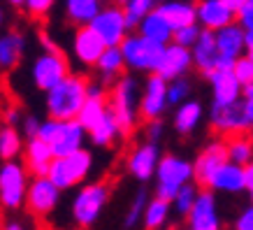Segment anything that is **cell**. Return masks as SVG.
<instances>
[{"instance_id":"22","label":"cell","mask_w":253,"mask_h":230,"mask_svg":"<svg viewBox=\"0 0 253 230\" xmlns=\"http://www.w3.org/2000/svg\"><path fill=\"white\" fill-rule=\"evenodd\" d=\"M191 49H193V65H195L205 77H207L211 70L218 68L221 51H218V45H216V31L202 28L198 42H195Z\"/></svg>"},{"instance_id":"25","label":"cell","mask_w":253,"mask_h":230,"mask_svg":"<svg viewBox=\"0 0 253 230\" xmlns=\"http://www.w3.org/2000/svg\"><path fill=\"white\" fill-rule=\"evenodd\" d=\"M156 9L168 19V23L174 31L181 28V26L198 23V5H193L188 0H163Z\"/></svg>"},{"instance_id":"3","label":"cell","mask_w":253,"mask_h":230,"mask_svg":"<svg viewBox=\"0 0 253 230\" xmlns=\"http://www.w3.org/2000/svg\"><path fill=\"white\" fill-rule=\"evenodd\" d=\"M42 46L44 49L35 56V61L31 65V79L38 91L46 93L70 75V63L68 56L63 54L54 42H49L44 35H42Z\"/></svg>"},{"instance_id":"32","label":"cell","mask_w":253,"mask_h":230,"mask_svg":"<svg viewBox=\"0 0 253 230\" xmlns=\"http://www.w3.org/2000/svg\"><path fill=\"white\" fill-rule=\"evenodd\" d=\"M109 109V102H107V95H88L84 102V107H82V112H79L77 121L82 123L86 128V133L91 131V128H95L100 121H102V116L107 114Z\"/></svg>"},{"instance_id":"28","label":"cell","mask_w":253,"mask_h":230,"mask_svg":"<svg viewBox=\"0 0 253 230\" xmlns=\"http://www.w3.org/2000/svg\"><path fill=\"white\" fill-rule=\"evenodd\" d=\"M202 121V105L198 100H184L181 105H176L174 112V131L179 135H191L198 123Z\"/></svg>"},{"instance_id":"26","label":"cell","mask_w":253,"mask_h":230,"mask_svg":"<svg viewBox=\"0 0 253 230\" xmlns=\"http://www.w3.org/2000/svg\"><path fill=\"white\" fill-rule=\"evenodd\" d=\"M137 31L142 38L151 40V42H158V45H169L172 42V38H174V28L168 23V19L158 12V9H154V12H149V14L139 21Z\"/></svg>"},{"instance_id":"14","label":"cell","mask_w":253,"mask_h":230,"mask_svg":"<svg viewBox=\"0 0 253 230\" xmlns=\"http://www.w3.org/2000/svg\"><path fill=\"white\" fill-rule=\"evenodd\" d=\"M58 198H61V188H58L49 177H35L31 184H28L26 207L35 216H46L56 209Z\"/></svg>"},{"instance_id":"44","label":"cell","mask_w":253,"mask_h":230,"mask_svg":"<svg viewBox=\"0 0 253 230\" xmlns=\"http://www.w3.org/2000/svg\"><path fill=\"white\" fill-rule=\"evenodd\" d=\"M40 126H42V121H40L38 116H23V121H21V133L26 135V138L31 139V138H38V133H40Z\"/></svg>"},{"instance_id":"50","label":"cell","mask_w":253,"mask_h":230,"mask_svg":"<svg viewBox=\"0 0 253 230\" xmlns=\"http://www.w3.org/2000/svg\"><path fill=\"white\" fill-rule=\"evenodd\" d=\"M246 56L253 61V31L246 33Z\"/></svg>"},{"instance_id":"46","label":"cell","mask_w":253,"mask_h":230,"mask_svg":"<svg viewBox=\"0 0 253 230\" xmlns=\"http://www.w3.org/2000/svg\"><path fill=\"white\" fill-rule=\"evenodd\" d=\"M161 133H163V123H161V119H156V121H146V131H144V135H146V139H149V142H158Z\"/></svg>"},{"instance_id":"43","label":"cell","mask_w":253,"mask_h":230,"mask_svg":"<svg viewBox=\"0 0 253 230\" xmlns=\"http://www.w3.org/2000/svg\"><path fill=\"white\" fill-rule=\"evenodd\" d=\"M237 23L246 33L253 31V0H246L244 5L237 9Z\"/></svg>"},{"instance_id":"51","label":"cell","mask_w":253,"mask_h":230,"mask_svg":"<svg viewBox=\"0 0 253 230\" xmlns=\"http://www.w3.org/2000/svg\"><path fill=\"white\" fill-rule=\"evenodd\" d=\"M2 230H26V226H23V223H19V221H9Z\"/></svg>"},{"instance_id":"13","label":"cell","mask_w":253,"mask_h":230,"mask_svg":"<svg viewBox=\"0 0 253 230\" xmlns=\"http://www.w3.org/2000/svg\"><path fill=\"white\" fill-rule=\"evenodd\" d=\"M105 49H107L105 40L93 31L91 23L77 26L75 38H72V54H75V61H77L79 65H84V68H95L100 61V56L105 54Z\"/></svg>"},{"instance_id":"54","label":"cell","mask_w":253,"mask_h":230,"mask_svg":"<svg viewBox=\"0 0 253 230\" xmlns=\"http://www.w3.org/2000/svg\"><path fill=\"white\" fill-rule=\"evenodd\" d=\"M0 26H2V9H0Z\"/></svg>"},{"instance_id":"27","label":"cell","mask_w":253,"mask_h":230,"mask_svg":"<svg viewBox=\"0 0 253 230\" xmlns=\"http://www.w3.org/2000/svg\"><path fill=\"white\" fill-rule=\"evenodd\" d=\"M26 40L19 31H7L0 35V70H14L23 58Z\"/></svg>"},{"instance_id":"40","label":"cell","mask_w":253,"mask_h":230,"mask_svg":"<svg viewBox=\"0 0 253 230\" xmlns=\"http://www.w3.org/2000/svg\"><path fill=\"white\" fill-rule=\"evenodd\" d=\"M200 33H202V28H200L198 23L181 26V28H176V31H174V38H172V42H176V45H184V46H193L195 42H198Z\"/></svg>"},{"instance_id":"55","label":"cell","mask_w":253,"mask_h":230,"mask_svg":"<svg viewBox=\"0 0 253 230\" xmlns=\"http://www.w3.org/2000/svg\"><path fill=\"white\" fill-rule=\"evenodd\" d=\"M168 230H176V228H168Z\"/></svg>"},{"instance_id":"33","label":"cell","mask_w":253,"mask_h":230,"mask_svg":"<svg viewBox=\"0 0 253 230\" xmlns=\"http://www.w3.org/2000/svg\"><path fill=\"white\" fill-rule=\"evenodd\" d=\"M23 135L21 131L12 126V123H5L0 126V158L2 161H16V156L23 153Z\"/></svg>"},{"instance_id":"10","label":"cell","mask_w":253,"mask_h":230,"mask_svg":"<svg viewBox=\"0 0 253 230\" xmlns=\"http://www.w3.org/2000/svg\"><path fill=\"white\" fill-rule=\"evenodd\" d=\"M93 31L98 33L100 38L105 40L107 46H119L126 40L130 26H128V19H126V9L121 5H107L98 12V16L91 21Z\"/></svg>"},{"instance_id":"20","label":"cell","mask_w":253,"mask_h":230,"mask_svg":"<svg viewBox=\"0 0 253 230\" xmlns=\"http://www.w3.org/2000/svg\"><path fill=\"white\" fill-rule=\"evenodd\" d=\"M193 65V49L184 45H176V42H169L165 46V54H163V61L158 65V75L165 77L168 82L176 79V77H184Z\"/></svg>"},{"instance_id":"19","label":"cell","mask_w":253,"mask_h":230,"mask_svg":"<svg viewBox=\"0 0 253 230\" xmlns=\"http://www.w3.org/2000/svg\"><path fill=\"white\" fill-rule=\"evenodd\" d=\"M158 163H161L158 144H156V142H144V144H139L132 149L126 165H128V172H130L137 182H149V179L156 175Z\"/></svg>"},{"instance_id":"31","label":"cell","mask_w":253,"mask_h":230,"mask_svg":"<svg viewBox=\"0 0 253 230\" xmlns=\"http://www.w3.org/2000/svg\"><path fill=\"white\" fill-rule=\"evenodd\" d=\"M225 139V146H228V158L237 165H246V163L253 161V138L246 133H235V135H228Z\"/></svg>"},{"instance_id":"45","label":"cell","mask_w":253,"mask_h":230,"mask_svg":"<svg viewBox=\"0 0 253 230\" xmlns=\"http://www.w3.org/2000/svg\"><path fill=\"white\" fill-rule=\"evenodd\" d=\"M235 230H253V202L246 209H242V214L235 221Z\"/></svg>"},{"instance_id":"6","label":"cell","mask_w":253,"mask_h":230,"mask_svg":"<svg viewBox=\"0 0 253 230\" xmlns=\"http://www.w3.org/2000/svg\"><path fill=\"white\" fill-rule=\"evenodd\" d=\"M91 168H93V153L86 151V149H77V151L68 153V156H56L46 177L61 191H65V188H72V186L82 184L86 177H88Z\"/></svg>"},{"instance_id":"8","label":"cell","mask_w":253,"mask_h":230,"mask_svg":"<svg viewBox=\"0 0 253 230\" xmlns=\"http://www.w3.org/2000/svg\"><path fill=\"white\" fill-rule=\"evenodd\" d=\"M109 193H112V186L107 182H93V184H86L79 188V193L75 195V202H72V216H75L79 228H88L98 221L102 207L107 205Z\"/></svg>"},{"instance_id":"9","label":"cell","mask_w":253,"mask_h":230,"mask_svg":"<svg viewBox=\"0 0 253 230\" xmlns=\"http://www.w3.org/2000/svg\"><path fill=\"white\" fill-rule=\"evenodd\" d=\"M26 193H28V168L23 163L5 161L0 165V205L5 209L23 207Z\"/></svg>"},{"instance_id":"38","label":"cell","mask_w":253,"mask_h":230,"mask_svg":"<svg viewBox=\"0 0 253 230\" xmlns=\"http://www.w3.org/2000/svg\"><path fill=\"white\" fill-rule=\"evenodd\" d=\"M146 205H149V200H146V191L144 188H139V191L135 193V198H132L128 212H126V228H135V226L144 219Z\"/></svg>"},{"instance_id":"21","label":"cell","mask_w":253,"mask_h":230,"mask_svg":"<svg viewBox=\"0 0 253 230\" xmlns=\"http://www.w3.org/2000/svg\"><path fill=\"white\" fill-rule=\"evenodd\" d=\"M56 153L51 149V144L42 138H31L23 146V165L28 168L33 177H46L49 168L54 163Z\"/></svg>"},{"instance_id":"49","label":"cell","mask_w":253,"mask_h":230,"mask_svg":"<svg viewBox=\"0 0 253 230\" xmlns=\"http://www.w3.org/2000/svg\"><path fill=\"white\" fill-rule=\"evenodd\" d=\"M5 119H7V123H12V126H16L19 121H23V116L19 114V109H7V116H5Z\"/></svg>"},{"instance_id":"7","label":"cell","mask_w":253,"mask_h":230,"mask_svg":"<svg viewBox=\"0 0 253 230\" xmlns=\"http://www.w3.org/2000/svg\"><path fill=\"white\" fill-rule=\"evenodd\" d=\"M119 46H121V54L126 58V65L130 70H135V72H156L168 45L151 42V40L142 38L137 33V35H126V40Z\"/></svg>"},{"instance_id":"39","label":"cell","mask_w":253,"mask_h":230,"mask_svg":"<svg viewBox=\"0 0 253 230\" xmlns=\"http://www.w3.org/2000/svg\"><path fill=\"white\" fill-rule=\"evenodd\" d=\"M188 93H191V82L186 77H176L168 84V100L169 105H181L184 100H188Z\"/></svg>"},{"instance_id":"36","label":"cell","mask_w":253,"mask_h":230,"mask_svg":"<svg viewBox=\"0 0 253 230\" xmlns=\"http://www.w3.org/2000/svg\"><path fill=\"white\" fill-rule=\"evenodd\" d=\"M158 5H161V0H126L123 9H126L128 26H130V28H137L139 21H142L149 12H154Z\"/></svg>"},{"instance_id":"48","label":"cell","mask_w":253,"mask_h":230,"mask_svg":"<svg viewBox=\"0 0 253 230\" xmlns=\"http://www.w3.org/2000/svg\"><path fill=\"white\" fill-rule=\"evenodd\" d=\"M244 179H246V191L253 193V161L244 165Z\"/></svg>"},{"instance_id":"41","label":"cell","mask_w":253,"mask_h":230,"mask_svg":"<svg viewBox=\"0 0 253 230\" xmlns=\"http://www.w3.org/2000/svg\"><path fill=\"white\" fill-rule=\"evenodd\" d=\"M232 70H235L237 79L242 82V86L253 84V61L249 58V56L237 58V61H235V65H232Z\"/></svg>"},{"instance_id":"52","label":"cell","mask_w":253,"mask_h":230,"mask_svg":"<svg viewBox=\"0 0 253 230\" xmlns=\"http://www.w3.org/2000/svg\"><path fill=\"white\" fill-rule=\"evenodd\" d=\"M225 2H228V5H230V7H232V9H235V12H237V9H239V7H242V5H244L246 0H225Z\"/></svg>"},{"instance_id":"17","label":"cell","mask_w":253,"mask_h":230,"mask_svg":"<svg viewBox=\"0 0 253 230\" xmlns=\"http://www.w3.org/2000/svg\"><path fill=\"white\" fill-rule=\"evenodd\" d=\"M216 45L221 51L218 68H232L237 58H242L246 51V31L239 23L232 21L230 26H223L216 31Z\"/></svg>"},{"instance_id":"2","label":"cell","mask_w":253,"mask_h":230,"mask_svg":"<svg viewBox=\"0 0 253 230\" xmlns=\"http://www.w3.org/2000/svg\"><path fill=\"white\" fill-rule=\"evenodd\" d=\"M137 93H139V84H137V79L130 75H121L112 84V89H109L107 102H109V109L114 112L116 121H119V128H121L123 138L130 135L139 119Z\"/></svg>"},{"instance_id":"5","label":"cell","mask_w":253,"mask_h":230,"mask_svg":"<svg viewBox=\"0 0 253 230\" xmlns=\"http://www.w3.org/2000/svg\"><path fill=\"white\" fill-rule=\"evenodd\" d=\"M38 138L46 139L56 156H68V153L77 151L84 144L86 138V128L77 119H70V121H61V119H46L40 126Z\"/></svg>"},{"instance_id":"16","label":"cell","mask_w":253,"mask_h":230,"mask_svg":"<svg viewBox=\"0 0 253 230\" xmlns=\"http://www.w3.org/2000/svg\"><path fill=\"white\" fill-rule=\"evenodd\" d=\"M186 221H188V230H223L211 188H202L198 193V200L193 205L191 214L186 216Z\"/></svg>"},{"instance_id":"53","label":"cell","mask_w":253,"mask_h":230,"mask_svg":"<svg viewBox=\"0 0 253 230\" xmlns=\"http://www.w3.org/2000/svg\"><path fill=\"white\" fill-rule=\"evenodd\" d=\"M12 7H26V0H7Z\"/></svg>"},{"instance_id":"37","label":"cell","mask_w":253,"mask_h":230,"mask_svg":"<svg viewBox=\"0 0 253 230\" xmlns=\"http://www.w3.org/2000/svg\"><path fill=\"white\" fill-rule=\"evenodd\" d=\"M198 186L195 184H186L181 191L176 193V198L172 200V207H174V212L179 216H188L191 214L193 205H195V200H198Z\"/></svg>"},{"instance_id":"11","label":"cell","mask_w":253,"mask_h":230,"mask_svg":"<svg viewBox=\"0 0 253 230\" xmlns=\"http://www.w3.org/2000/svg\"><path fill=\"white\" fill-rule=\"evenodd\" d=\"M168 79L161 77L158 72H149L144 82V93L139 98V119L142 121H156L161 119L163 112L168 109Z\"/></svg>"},{"instance_id":"24","label":"cell","mask_w":253,"mask_h":230,"mask_svg":"<svg viewBox=\"0 0 253 230\" xmlns=\"http://www.w3.org/2000/svg\"><path fill=\"white\" fill-rule=\"evenodd\" d=\"M207 188L218 193H239L246 191V179H244V165H237V163H223L221 168L214 172L211 182H209Z\"/></svg>"},{"instance_id":"1","label":"cell","mask_w":253,"mask_h":230,"mask_svg":"<svg viewBox=\"0 0 253 230\" xmlns=\"http://www.w3.org/2000/svg\"><path fill=\"white\" fill-rule=\"evenodd\" d=\"M88 79L84 75L70 72L61 84H56L51 91H46V114L51 119L70 121L77 119L86 98H88Z\"/></svg>"},{"instance_id":"23","label":"cell","mask_w":253,"mask_h":230,"mask_svg":"<svg viewBox=\"0 0 253 230\" xmlns=\"http://www.w3.org/2000/svg\"><path fill=\"white\" fill-rule=\"evenodd\" d=\"M237 19V12L225 0H200L198 2V21L202 28L218 31L223 26H230Z\"/></svg>"},{"instance_id":"35","label":"cell","mask_w":253,"mask_h":230,"mask_svg":"<svg viewBox=\"0 0 253 230\" xmlns=\"http://www.w3.org/2000/svg\"><path fill=\"white\" fill-rule=\"evenodd\" d=\"M169 212H172V202L169 200H163L156 195L144 209V230H161L169 219Z\"/></svg>"},{"instance_id":"42","label":"cell","mask_w":253,"mask_h":230,"mask_svg":"<svg viewBox=\"0 0 253 230\" xmlns=\"http://www.w3.org/2000/svg\"><path fill=\"white\" fill-rule=\"evenodd\" d=\"M54 5L56 0H26V12L31 19H44Z\"/></svg>"},{"instance_id":"15","label":"cell","mask_w":253,"mask_h":230,"mask_svg":"<svg viewBox=\"0 0 253 230\" xmlns=\"http://www.w3.org/2000/svg\"><path fill=\"white\" fill-rule=\"evenodd\" d=\"M228 146H225V139H214V142H209L200 156L195 158L193 163V170H195V184L202 186V188H207L209 182H211V177L218 168H221L223 163H228Z\"/></svg>"},{"instance_id":"4","label":"cell","mask_w":253,"mask_h":230,"mask_svg":"<svg viewBox=\"0 0 253 230\" xmlns=\"http://www.w3.org/2000/svg\"><path fill=\"white\" fill-rule=\"evenodd\" d=\"M193 179H195L193 163H188L181 156L168 153V156L161 158L158 170H156V195L172 202L176 198V193L186 184H191Z\"/></svg>"},{"instance_id":"12","label":"cell","mask_w":253,"mask_h":230,"mask_svg":"<svg viewBox=\"0 0 253 230\" xmlns=\"http://www.w3.org/2000/svg\"><path fill=\"white\" fill-rule=\"evenodd\" d=\"M209 123L223 138L235 135V133H246L253 128L249 116H246L244 100H237V102H230V105H211Z\"/></svg>"},{"instance_id":"18","label":"cell","mask_w":253,"mask_h":230,"mask_svg":"<svg viewBox=\"0 0 253 230\" xmlns=\"http://www.w3.org/2000/svg\"><path fill=\"white\" fill-rule=\"evenodd\" d=\"M211 93H214V105H230L244 98V86L237 79L232 68H216L207 75Z\"/></svg>"},{"instance_id":"30","label":"cell","mask_w":253,"mask_h":230,"mask_svg":"<svg viewBox=\"0 0 253 230\" xmlns=\"http://www.w3.org/2000/svg\"><path fill=\"white\" fill-rule=\"evenodd\" d=\"M102 7H105L102 0H65V14L77 26L91 23Z\"/></svg>"},{"instance_id":"34","label":"cell","mask_w":253,"mask_h":230,"mask_svg":"<svg viewBox=\"0 0 253 230\" xmlns=\"http://www.w3.org/2000/svg\"><path fill=\"white\" fill-rule=\"evenodd\" d=\"M91 135V142L95 146H112L116 142V138L121 135V128H119V121H116V116L112 109H107V114L102 116V121L88 131Z\"/></svg>"},{"instance_id":"47","label":"cell","mask_w":253,"mask_h":230,"mask_svg":"<svg viewBox=\"0 0 253 230\" xmlns=\"http://www.w3.org/2000/svg\"><path fill=\"white\" fill-rule=\"evenodd\" d=\"M244 109H246V116L253 126V84L244 86Z\"/></svg>"},{"instance_id":"29","label":"cell","mask_w":253,"mask_h":230,"mask_svg":"<svg viewBox=\"0 0 253 230\" xmlns=\"http://www.w3.org/2000/svg\"><path fill=\"white\" fill-rule=\"evenodd\" d=\"M95 68H98V72H100V82H102V84L116 82V79L123 75V68H126V58H123V54H121V46H107L105 54L100 56V61Z\"/></svg>"}]
</instances>
